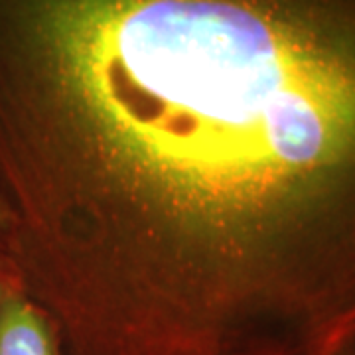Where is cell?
I'll list each match as a JSON object with an SVG mask.
<instances>
[{"instance_id": "obj_1", "label": "cell", "mask_w": 355, "mask_h": 355, "mask_svg": "<svg viewBox=\"0 0 355 355\" xmlns=\"http://www.w3.org/2000/svg\"><path fill=\"white\" fill-rule=\"evenodd\" d=\"M4 282L62 355L355 342V0H0Z\"/></svg>"}, {"instance_id": "obj_2", "label": "cell", "mask_w": 355, "mask_h": 355, "mask_svg": "<svg viewBox=\"0 0 355 355\" xmlns=\"http://www.w3.org/2000/svg\"><path fill=\"white\" fill-rule=\"evenodd\" d=\"M0 355H62L50 318L12 288L0 306Z\"/></svg>"}, {"instance_id": "obj_3", "label": "cell", "mask_w": 355, "mask_h": 355, "mask_svg": "<svg viewBox=\"0 0 355 355\" xmlns=\"http://www.w3.org/2000/svg\"><path fill=\"white\" fill-rule=\"evenodd\" d=\"M8 231H10L8 211H6L4 203H2V200H0V277H2V268H4V254H6Z\"/></svg>"}, {"instance_id": "obj_4", "label": "cell", "mask_w": 355, "mask_h": 355, "mask_svg": "<svg viewBox=\"0 0 355 355\" xmlns=\"http://www.w3.org/2000/svg\"><path fill=\"white\" fill-rule=\"evenodd\" d=\"M334 355H355V342L349 343V345H345L343 349H340L338 354H334Z\"/></svg>"}, {"instance_id": "obj_5", "label": "cell", "mask_w": 355, "mask_h": 355, "mask_svg": "<svg viewBox=\"0 0 355 355\" xmlns=\"http://www.w3.org/2000/svg\"><path fill=\"white\" fill-rule=\"evenodd\" d=\"M4 292H6V284L0 280V306H2V298H4Z\"/></svg>"}]
</instances>
